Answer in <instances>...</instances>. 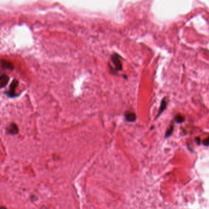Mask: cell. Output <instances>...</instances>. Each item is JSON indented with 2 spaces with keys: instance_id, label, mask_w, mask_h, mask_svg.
Here are the masks:
<instances>
[{
  "instance_id": "1",
  "label": "cell",
  "mask_w": 209,
  "mask_h": 209,
  "mask_svg": "<svg viewBox=\"0 0 209 209\" xmlns=\"http://www.w3.org/2000/svg\"><path fill=\"white\" fill-rule=\"evenodd\" d=\"M19 85V82L17 80H14L13 82L11 83L10 87H9V90L8 91H7L6 94L7 95H8L11 98H14L15 97L16 95H15V90L16 88Z\"/></svg>"
},
{
  "instance_id": "2",
  "label": "cell",
  "mask_w": 209,
  "mask_h": 209,
  "mask_svg": "<svg viewBox=\"0 0 209 209\" xmlns=\"http://www.w3.org/2000/svg\"><path fill=\"white\" fill-rule=\"evenodd\" d=\"M112 61L114 63L115 69L116 71H121L122 69V64L117 54H114L112 56Z\"/></svg>"
},
{
  "instance_id": "3",
  "label": "cell",
  "mask_w": 209,
  "mask_h": 209,
  "mask_svg": "<svg viewBox=\"0 0 209 209\" xmlns=\"http://www.w3.org/2000/svg\"><path fill=\"white\" fill-rule=\"evenodd\" d=\"M7 131L8 133L11 135H15L19 132L18 126L15 123H11L7 128Z\"/></svg>"
},
{
  "instance_id": "4",
  "label": "cell",
  "mask_w": 209,
  "mask_h": 209,
  "mask_svg": "<svg viewBox=\"0 0 209 209\" xmlns=\"http://www.w3.org/2000/svg\"><path fill=\"white\" fill-rule=\"evenodd\" d=\"M9 80V78L8 76L6 74H3L0 77V87L1 88H3L6 86L7 83H8Z\"/></svg>"
},
{
  "instance_id": "5",
  "label": "cell",
  "mask_w": 209,
  "mask_h": 209,
  "mask_svg": "<svg viewBox=\"0 0 209 209\" xmlns=\"http://www.w3.org/2000/svg\"><path fill=\"white\" fill-rule=\"evenodd\" d=\"M125 118L128 122H134L136 120V115L134 112H126Z\"/></svg>"
},
{
  "instance_id": "6",
  "label": "cell",
  "mask_w": 209,
  "mask_h": 209,
  "mask_svg": "<svg viewBox=\"0 0 209 209\" xmlns=\"http://www.w3.org/2000/svg\"><path fill=\"white\" fill-rule=\"evenodd\" d=\"M1 66L3 68H5V69H7L13 70L14 68L13 65H12L10 62H7L6 61V60H1Z\"/></svg>"
},
{
  "instance_id": "7",
  "label": "cell",
  "mask_w": 209,
  "mask_h": 209,
  "mask_svg": "<svg viewBox=\"0 0 209 209\" xmlns=\"http://www.w3.org/2000/svg\"><path fill=\"white\" fill-rule=\"evenodd\" d=\"M166 106H167V102H166V100L165 98H164L162 101H161V105H160V107H159V110L158 112V116L157 117L161 115V114L162 113V112L166 109Z\"/></svg>"
},
{
  "instance_id": "8",
  "label": "cell",
  "mask_w": 209,
  "mask_h": 209,
  "mask_svg": "<svg viewBox=\"0 0 209 209\" xmlns=\"http://www.w3.org/2000/svg\"><path fill=\"white\" fill-rule=\"evenodd\" d=\"M175 121L177 123H182L185 121V118L182 115H177V116H175Z\"/></svg>"
},
{
  "instance_id": "9",
  "label": "cell",
  "mask_w": 209,
  "mask_h": 209,
  "mask_svg": "<svg viewBox=\"0 0 209 209\" xmlns=\"http://www.w3.org/2000/svg\"><path fill=\"white\" fill-rule=\"evenodd\" d=\"M173 131H174V126H171L169 129L167 130L166 132V135H165V137L167 138L168 137H169V136L172 134V132H173Z\"/></svg>"
},
{
  "instance_id": "10",
  "label": "cell",
  "mask_w": 209,
  "mask_h": 209,
  "mask_svg": "<svg viewBox=\"0 0 209 209\" xmlns=\"http://www.w3.org/2000/svg\"><path fill=\"white\" fill-rule=\"evenodd\" d=\"M203 144L204 146H209V137H208L207 138H206L203 141Z\"/></svg>"
},
{
  "instance_id": "11",
  "label": "cell",
  "mask_w": 209,
  "mask_h": 209,
  "mask_svg": "<svg viewBox=\"0 0 209 209\" xmlns=\"http://www.w3.org/2000/svg\"><path fill=\"white\" fill-rule=\"evenodd\" d=\"M1 209H6V207H1Z\"/></svg>"
}]
</instances>
